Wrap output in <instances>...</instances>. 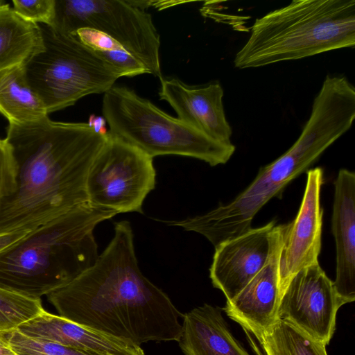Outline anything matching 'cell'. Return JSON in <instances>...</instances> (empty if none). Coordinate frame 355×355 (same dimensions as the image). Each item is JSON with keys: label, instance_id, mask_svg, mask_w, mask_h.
<instances>
[{"label": "cell", "instance_id": "obj_3", "mask_svg": "<svg viewBox=\"0 0 355 355\" xmlns=\"http://www.w3.org/2000/svg\"><path fill=\"white\" fill-rule=\"evenodd\" d=\"M116 214L87 202L34 229L0 252V288L40 299L66 285L96 263L94 230Z\"/></svg>", "mask_w": 355, "mask_h": 355}, {"label": "cell", "instance_id": "obj_1", "mask_svg": "<svg viewBox=\"0 0 355 355\" xmlns=\"http://www.w3.org/2000/svg\"><path fill=\"white\" fill-rule=\"evenodd\" d=\"M46 296L60 316L139 346L178 342L182 334L183 314L139 270L127 220L114 223L112 239L92 266Z\"/></svg>", "mask_w": 355, "mask_h": 355}, {"label": "cell", "instance_id": "obj_12", "mask_svg": "<svg viewBox=\"0 0 355 355\" xmlns=\"http://www.w3.org/2000/svg\"><path fill=\"white\" fill-rule=\"evenodd\" d=\"M284 225L263 268L223 310L258 340L278 320L279 258Z\"/></svg>", "mask_w": 355, "mask_h": 355}, {"label": "cell", "instance_id": "obj_15", "mask_svg": "<svg viewBox=\"0 0 355 355\" xmlns=\"http://www.w3.org/2000/svg\"><path fill=\"white\" fill-rule=\"evenodd\" d=\"M331 218L336 249V293L344 304L355 300V173L339 171L334 181Z\"/></svg>", "mask_w": 355, "mask_h": 355}, {"label": "cell", "instance_id": "obj_17", "mask_svg": "<svg viewBox=\"0 0 355 355\" xmlns=\"http://www.w3.org/2000/svg\"><path fill=\"white\" fill-rule=\"evenodd\" d=\"M0 112L9 123L15 124L48 116L44 103L25 78L22 64L0 71Z\"/></svg>", "mask_w": 355, "mask_h": 355}, {"label": "cell", "instance_id": "obj_22", "mask_svg": "<svg viewBox=\"0 0 355 355\" xmlns=\"http://www.w3.org/2000/svg\"><path fill=\"white\" fill-rule=\"evenodd\" d=\"M0 336L18 355H96L27 336L17 329L0 332Z\"/></svg>", "mask_w": 355, "mask_h": 355}, {"label": "cell", "instance_id": "obj_9", "mask_svg": "<svg viewBox=\"0 0 355 355\" xmlns=\"http://www.w3.org/2000/svg\"><path fill=\"white\" fill-rule=\"evenodd\" d=\"M343 304L333 282L318 263L291 279L279 298L277 318L327 345L335 331L337 312Z\"/></svg>", "mask_w": 355, "mask_h": 355}, {"label": "cell", "instance_id": "obj_21", "mask_svg": "<svg viewBox=\"0 0 355 355\" xmlns=\"http://www.w3.org/2000/svg\"><path fill=\"white\" fill-rule=\"evenodd\" d=\"M44 310L40 299L0 288V332L17 329Z\"/></svg>", "mask_w": 355, "mask_h": 355}, {"label": "cell", "instance_id": "obj_11", "mask_svg": "<svg viewBox=\"0 0 355 355\" xmlns=\"http://www.w3.org/2000/svg\"><path fill=\"white\" fill-rule=\"evenodd\" d=\"M279 231V225L272 220L215 247L209 277L226 302L232 300L265 266Z\"/></svg>", "mask_w": 355, "mask_h": 355}, {"label": "cell", "instance_id": "obj_4", "mask_svg": "<svg viewBox=\"0 0 355 355\" xmlns=\"http://www.w3.org/2000/svg\"><path fill=\"white\" fill-rule=\"evenodd\" d=\"M354 46V0H295L255 19L234 64L256 68Z\"/></svg>", "mask_w": 355, "mask_h": 355}, {"label": "cell", "instance_id": "obj_10", "mask_svg": "<svg viewBox=\"0 0 355 355\" xmlns=\"http://www.w3.org/2000/svg\"><path fill=\"white\" fill-rule=\"evenodd\" d=\"M322 183L321 168L307 171L306 187L298 212L294 220L284 224L279 258V298L297 272L318 263L323 215L320 206Z\"/></svg>", "mask_w": 355, "mask_h": 355}, {"label": "cell", "instance_id": "obj_7", "mask_svg": "<svg viewBox=\"0 0 355 355\" xmlns=\"http://www.w3.org/2000/svg\"><path fill=\"white\" fill-rule=\"evenodd\" d=\"M49 26L65 35L85 28L103 33L142 62L150 74L162 78L159 34L151 15L130 1L55 0Z\"/></svg>", "mask_w": 355, "mask_h": 355}, {"label": "cell", "instance_id": "obj_19", "mask_svg": "<svg viewBox=\"0 0 355 355\" xmlns=\"http://www.w3.org/2000/svg\"><path fill=\"white\" fill-rule=\"evenodd\" d=\"M265 355H327L326 345L277 320L258 340Z\"/></svg>", "mask_w": 355, "mask_h": 355}, {"label": "cell", "instance_id": "obj_5", "mask_svg": "<svg viewBox=\"0 0 355 355\" xmlns=\"http://www.w3.org/2000/svg\"><path fill=\"white\" fill-rule=\"evenodd\" d=\"M102 113L110 135L153 158L182 155L214 166L227 163L236 150L232 142L215 139L196 130L126 87L114 85L104 93Z\"/></svg>", "mask_w": 355, "mask_h": 355}, {"label": "cell", "instance_id": "obj_13", "mask_svg": "<svg viewBox=\"0 0 355 355\" xmlns=\"http://www.w3.org/2000/svg\"><path fill=\"white\" fill-rule=\"evenodd\" d=\"M161 100L175 110L178 119L221 141L232 142V130L226 119L223 89L219 83L191 86L178 78H160Z\"/></svg>", "mask_w": 355, "mask_h": 355}, {"label": "cell", "instance_id": "obj_18", "mask_svg": "<svg viewBox=\"0 0 355 355\" xmlns=\"http://www.w3.org/2000/svg\"><path fill=\"white\" fill-rule=\"evenodd\" d=\"M37 24L19 16L0 0V71L24 62L41 46Z\"/></svg>", "mask_w": 355, "mask_h": 355}, {"label": "cell", "instance_id": "obj_6", "mask_svg": "<svg viewBox=\"0 0 355 355\" xmlns=\"http://www.w3.org/2000/svg\"><path fill=\"white\" fill-rule=\"evenodd\" d=\"M41 46L22 64L25 78L47 113L74 105L80 98L102 94L121 78L119 73L76 35H65L37 24Z\"/></svg>", "mask_w": 355, "mask_h": 355}, {"label": "cell", "instance_id": "obj_14", "mask_svg": "<svg viewBox=\"0 0 355 355\" xmlns=\"http://www.w3.org/2000/svg\"><path fill=\"white\" fill-rule=\"evenodd\" d=\"M24 335L96 355H144L141 346L44 310L17 327Z\"/></svg>", "mask_w": 355, "mask_h": 355}, {"label": "cell", "instance_id": "obj_25", "mask_svg": "<svg viewBox=\"0 0 355 355\" xmlns=\"http://www.w3.org/2000/svg\"><path fill=\"white\" fill-rule=\"evenodd\" d=\"M31 231L32 230H17L0 232V252L21 240Z\"/></svg>", "mask_w": 355, "mask_h": 355}, {"label": "cell", "instance_id": "obj_8", "mask_svg": "<svg viewBox=\"0 0 355 355\" xmlns=\"http://www.w3.org/2000/svg\"><path fill=\"white\" fill-rule=\"evenodd\" d=\"M155 177L152 157L109 133L88 172V202L116 214H143V202L155 188Z\"/></svg>", "mask_w": 355, "mask_h": 355}, {"label": "cell", "instance_id": "obj_2", "mask_svg": "<svg viewBox=\"0 0 355 355\" xmlns=\"http://www.w3.org/2000/svg\"><path fill=\"white\" fill-rule=\"evenodd\" d=\"M109 132L49 116L9 123L5 138L16 164V188L0 207V232L34 230L88 202L89 168Z\"/></svg>", "mask_w": 355, "mask_h": 355}, {"label": "cell", "instance_id": "obj_26", "mask_svg": "<svg viewBox=\"0 0 355 355\" xmlns=\"http://www.w3.org/2000/svg\"><path fill=\"white\" fill-rule=\"evenodd\" d=\"M0 355H18L0 336Z\"/></svg>", "mask_w": 355, "mask_h": 355}, {"label": "cell", "instance_id": "obj_23", "mask_svg": "<svg viewBox=\"0 0 355 355\" xmlns=\"http://www.w3.org/2000/svg\"><path fill=\"white\" fill-rule=\"evenodd\" d=\"M55 0L12 1L13 10L24 19L49 26L54 12Z\"/></svg>", "mask_w": 355, "mask_h": 355}, {"label": "cell", "instance_id": "obj_24", "mask_svg": "<svg viewBox=\"0 0 355 355\" xmlns=\"http://www.w3.org/2000/svg\"><path fill=\"white\" fill-rule=\"evenodd\" d=\"M16 164L12 149L6 140L0 138V207L16 188Z\"/></svg>", "mask_w": 355, "mask_h": 355}, {"label": "cell", "instance_id": "obj_20", "mask_svg": "<svg viewBox=\"0 0 355 355\" xmlns=\"http://www.w3.org/2000/svg\"><path fill=\"white\" fill-rule=\"evenodd\" d=\"M73 35L111 65L121 77L150 73L142 62L106 35L86 28L78 30Z\"/></svg>", "mask_w": 355, "mask_h": 355}, {"label": "cell", "instance_id": "obj_16", "mask_svg": "<svg viewBox=\"0 0 355 355\" xmlns=\"http://www.w3.org/2000/svg\"><path fill=\"white\" fill-rule=\"evenodd\" d=\"M182 318L178 343L185 355H250L230 332L219 308L205 304Z\"/></svg>", "mask_w": 355, "mask_h": 355}]
</instances>
